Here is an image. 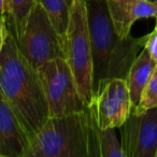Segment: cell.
<instances>
[{"label": "cell", "mask_w": 157, "mask_h": 157, "mask_svg": "<svg viewBox=\"0 0 157 157\" xmlns=\"http://www.w3.org/2000/svg\"><path fill=\"white\" fill-rule=\"evenodd\" d=\"M0 96L18 118L29 140L50 117L38 69L22 54L10 30L0 53Z\"/></svg>", "instance_id": "cell-1"}, {"label": "cell", "mask_w": 157, "mask_h": 157, "mask_svg": "<svg viewBox=\"0 0 157 157\" xmlns=\"http://www.w3.org/2000/svg\"><path fill=\"white\" fill-rule=\"evenodd\" d=\"M93 55L94 95L114 78L126 80L128 71L143 48L145 36L121 38L116 33L107 0H85Z\"/></svg>", "instance_id": "cell-2"}, {"label": "cell", "mask_w": 157, "mask_h": 157, "mask_svg": "<svg viewBox=\"0 0 157 157\" xmlns=\"http://www.w3.org/2000/svg\"><path fill=\"white\" fill-rule=\"evenodd\" d=\"M23 157H90L87 105L78 113L50 116L29 140Z\"/></svg>", "instance_id": "cell-3"}, {"label": "cell", "mask_w": 157, "mask_h": 157, "mask_svg": "<svg viewBox=\"0 0 157 157\" xmlns=\"http://www.w3.org/2000/svg\"><path fill=\"white\" fill-rule=\"evenodd\" d=\"M65 58L75 78L78 92L86 105L94 100L93 55L85 0H72L65 36Z\"/></svg>", "instance_id": "cell-4"}, {"label": "cell", "mask_w": 157, "mask_h": 157, "mask_svg": "<svg viewBox=\"0 0 157 157\" xmlns=\"http://www.w3.org/2000/svg\"><path fill=\"white\" fill-rule=\"evenodd\" d=\"M50 116L78 113L86 108L66 58L58 57L38 68Z\"/></svg>", "instance_id": "cell-5"}, {"label": "cell", "mask_w": 157, "mask_h": 157, "mask_svg": "<svg viewBox=\"0 0 157 157\" xmlns=\"http://www.w3.org/2000/svg\"><path fill=\"white\" fill-rule=\"evenodd\" d=\"M17 48L36 68L46 61L65 58V42L53 27L45 10L38 1L33 5L21 37L15 39Z\"/></svg>", "instance_id": "cell-6"}, {"label": "cell", "mask_w": 157, "mask_h": 157, "mask_svg": "<svg viewBox=\"0 0 157 157\" xmlns=\"http://www.w3.org/2000/svg\"><path fill=\"white\" fill-rule=\"evenodd\" d=\"M95 117L101 128H120L133 109L126 80L114 78L94 95Z\"/></svg>", "instance_id": "cell-7"}, {"label": "cell", "mask_w": 157, "mask_h": 157, "mask_svg": "<svg viewBox=\"0 0 157 157\" xmlns=\"http://www.w3.org/2000/svg\"><path fill=\"white\" fill-rule=\"evenodd\" d=\"M120 128L125 157H157V108L131 111Z\"/></svg>", "instance_id": "cell-8"}, {"label": "cell", "mask_w": 157, "mask_h": 157, "mask_svg": "<svg viewBox=\"0 0 157 157\" xmlns=\"http://www.w3.org/2000/svg\"><path fill=\"white\" fill-rule=\"evenodd\" d=\"M28 144L25 129L0 96V157H23Z\"/></svg>", "instance_id": "cell-9"}, {"label": "cell", "mask_w": 157, "mask_h": 157, "mask_svg": "<svg viewBox=\"0 0 157 157\" xmlns=\"http://www.w3.org/2000/svg\"><path fill=\"white\" fill-rule=\"evenodd\" d=\"M156 65L157 61L151 57V55L144 48L143 51L140 54H138L135 61L131 65L128 74H127L126 83L133 108L137 107L139 103L142 90L147 83L148 78L152 75Z\"/></svg>", "instance_id": "cell-10"}, {"label": "cell", "mask_w": 157, "mask_h": 157, "mask_svg": "<svg viewBox=\"0 0 157 157\" xmlns=\"http://www.w3.org/2000/svg\"><path fill=\"white\" fill-rule=\"evenodd\" d=\"M115 128H101L97 123L94 139V157H125Z\"/></svg>", "instance_id": "cell-11"}, {"label": "cell", "mask_w": 157, "mask_h": 157, "mask_svg": "<svg viewBox=\"0 0 157 157\" xmlns=\"http://www.w3.org/2000/svg\"><path fill=\"white\" fill-rule=\"evenodd\" d=\"M137 0H107L108 9L111 15L115 31L121 38L130 35V13Z\"/></svg>", "instance_id": "cell-12"}, {"label": "cell", "mask_w": 157, "mask_h": 157, "mask_svg": "<svg viewBox=\"0 0 157 157\" xmlns=\"http://www.w3.org/2000/svg\"><path fill=\"white\" fill-rule=\"evenodd\" d=\"M36 1H38L43 7L53 27L65 40L69 24L71 2L68 0H36Z\"/></svg>", "instance_id": "cell-13"}, {"label": "cell", "mask_w": 157, "mask_h": 157, "mask_svg": "<svg viewBox=\"0 0 157 157\" xmlns=\"http://www.w3.org/2000/svg\"><path fill=\"white\" fill-rule=\"evenodd\" d=\"M36 0H10V9L6 22L15 39L21 37Z\"/></svg>", "instance_id": "cell-14"}, {"label": "cell", "mask_w": 157, "mask_h": 157, "mask_svg": "<svg viewBox=\"0 0 157 157\" xmlns=\"http://www.w3.org/2000/svg\"><path fill=\"white\" fill-rule=\"evenodd\" d=\"M152 108H157V65L142 90L139 103L133 108L132 111L140 113Z\"/></svg>", "instance_id": "cell-15"}, {"label": "cell", "mask_w": 157, "mask_h": 157, "mask_svg": "<svg viewBox=\"0 0 157 157\" xmlns=\"http://www.w3.org/2000/svg\"><path fill=\"white\" fill-rule=\"evenodd\" d=\"M142 18H157V0H137L131 9L130 23Z\"/></svg>", "instance_id": "cell-16"}, {"label": "cell", "mask_w": 157, "mask_h": 157, "mask_svg": "<svg viewBox=\"0 0 157 157\" xmlns=\"http://www.w3.org/2000/svg\"><path fill=\"white\" fill-rule=\"evenodd\" d=\"M143 48L148 52L154 60L157 61V29L154 28V30L148 35H145V41H144Z\"/></svg>", "instance_id": "cell-17"}, {"label": "cell", "mask_w": 157, "mask_h": 157, "mask_svg": "<svg viewBox=\"0 0 157 157\" xmlns=\"http://www.w3.org/2000/svg\"><path fill=\"white\" fill-rule=\"evenodd\" d=\"M8 33H9V29L7 27L6 18L2 17V16H0V53H1V50H2L3 45H5Z\"/></svg>", "instance_id": "cell-18"}, {"label": "cell", "mask_w": 157, "mask_h": 157, "mask_svg": "<svg viewBox=\"0 0 157 157\" xmlns=\"http://www.w3.org/2000/svg\"><path fill=\"white\" fill-rule=\"evenodd\" d=\"M0 16L6 18V7H5V0H0Z\"/></svg>", "instance_id": "cell-19"}, {"label": "cell", "mask_w": 157, "mask_h": 157, "mask_svg": "<svg viewBox=\"0 0 157 157\" xmlns=\"http://www.w3.org/2000/svg\"><path fill=\"white\" fill-rule=\"evenodd\" d=\"M5 7H6V17H7L10 9V0H5Z\"/></svg>", "instance_id": "cell-20"}, {"label": "cell", "mask_w": 157, "mask_h": 157, "mask_svg": "<svg viewBox=\"0 0 157 157\" xmlns=\"http://www.w3.org/2000/svg\"><path fill=\"white\" fill-rule=\"evenodd\" d=\"M155 28L157 29V18H156V25H155Z\"/></svg>", "instance_id": "cell-21"}, {"label": "cell", "mask_w": 157, "mask_h": 157, "mask_svg": "<svg viewBox=\"0 0 157 157\" xmlns=\"http://www.w3.org/2000/svg\"><path fill=\"white\" fill-rule=\"evenodd\" d=\"M68 1H70V2H71V1H72V0H68Z\"/></svg>", "instance_id": "cell-22"}]
</instances>
